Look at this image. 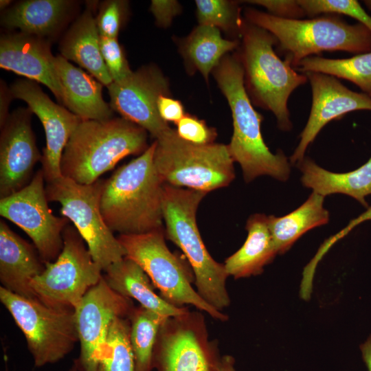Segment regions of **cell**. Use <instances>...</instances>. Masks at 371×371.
I'll return each mask as SVG.
<instances>
[{"instance_id": "29", "label": "cell", "mask_w": 371, "mask_h": 371, "mask_svg": "<svg viewBox=\"0 0 371 371\" xmlns=\"http://www.w3.org/2000/svg\"><path fill=\"white\" fill-rule=\"evenodd\" d=\"M294 69L302 74L317 72L346 80L371 98V52L346 58L311 56L303 59Z\"/></svg>"}, {"instance_id": "7", "label": "cell", "mask_w": 371, "mask_h": 371, "mask_svg": "<svg viewBox=\"0 0 371 371\" xmlns=\"http://www.w3.org/2000/svg\"><path fill=\"white\" fill-rule=\"evenodd\" d=\"M155 141L154 164L164 184L208 192L235 178L227 145L192 144L172 128Z\"/></svg>"}, {"instance_id": "24", "label": "cell", "mask_w": 371, "mask_h": 371, "mask_svg": "<svg viewBox=\"0 0 371 371\" xmlns=\"http://www.w3.org/2000/svg\"><path fill=\"white\" fill-rule=\"evenodd\" d=\"M104 273L103 278L111 289L122 296L135 299L146 309L166 317L181 315L189 311L156 294L148 275L131 259L124 257L109 267Z\"/></svg>"}, {"instance_id": "38", "label": "cell", "mask_w": 371, "mask_h": 371, "mask_svg": "<svg viewBox=\"0 0 371 371\" xmlns=\"http://www.w3.org/2000/svg\"><path fill=\"white\" fill-rule=\"evenodd\" d=\"M150 10L155 17L157 25L168 27L173 19L181 11L180 3L175 0H152Z\"/></svg>"}, {"instance_id": "16", "label": "cell", "mask_w": 371, "mask_h": 371, "mask_svg": "<svg viewBox=\"0 0 371 371\" xmlns=\"http://www.w3.org/2000/svg\"><path fill=\"white\" fill-rule=\"evenodd\" d=\"M10 88L13 99L25 102L43 124L46 144L41 162L45 181L62 177L60 163L63 151L82 120L53 102L35 81L27 78L17 80Z\"/></svg>"}, {"instance_id": "23", "label": "cell", "mask_w": 371, "mask_h": 371, "mask_svg": "<svg viewBox=\"0 0 371 371\" xmlns=\"http://www.w3.org/2000/svg\"><path fill=\"white\" fill-rule=\"evenodd\" d=\"M91 2L65 32L59 44L60 55L77 63L103 86L113 80L104 62L100 46V34Z\"/></svg>"}, {"instance_id": "25", "label": "cell", "mask_w": 371, "mask_h": 371, "mask_svg": "<svg viewBox=\"0 0 371 371\" xmlns=\"http://www.w3.org/2000/svg\"><path fill=\"white\" fill-rule=\"evenodd\" d=\"M302 184L324 197L341 193L350 196L366 207L365 197L371 194V157L359 168L347 172H333L322 168L309 157L297 164Z\"/></svg>"}, {"instance_id": "11", "label": "cell", "mask_w": 371, "mask_h": 371, "mask_svg": "<svg viewBox=\"0 0 371 371\" xmlns=\"http://www.w3.org/2000/svg\"><path fill=\"white\" fill-rule=\"evenodd\" d=\"M57 258L45 263V269L30 282L37 299L47 306L71 308L100 280L101 268L94 262L75 227L67 225Z\"/></svg>"}, {"instance_id": "5", "label": "cell", "mask_w": 371, "mask_h": 371, "mask_svg": "<svg viewBox=\"0 0 371 371\" xmlns=\"http://www.w3.org/2000/svg\"><path fill=\"white\" fill-rule=\"evenodd\" d=\"M238 53L244 70V84L251 102L270 111L280 130L289 131L293 124L288 109L291 93L308 82L276 54V37L244 19Z\"/></svg>"}, {"instance_id": "13", "label": "cell", "mask_w": 371, "mask_h": 371, "mask_svg": "<svg viewBox=\"0 0 371 371\" xmlns=\"http://www.w3.org/2000/svg\"><path fill=\"white\" fill-rule=\"evenodd\" d=\"M45 181L41 168L24 188L0 199V214L27 234L45 263L60 253L63 232L69 220L56 216L49 209Z\"/></svg>"}, {"instance_id": "22", "label": "cell", "mask_w": 371, "mask_h": 371, "mask_svg": "<svg viewBox=\"0 0 371 371\" xmlns=\"http://www.w3.org/2000/svg\"><path fill=\"white\" fill-rule=\"evenodd\" d=\"M76 2L69 0H23L3 11L1 25L49 40L66 24Z\"/></svg>"}, {"instance_id": "36", "label": "cell", "mask_w": 371, "mask_h": 371, "mask_svg": "<svg viewBox=\"0 0 371 371\" xmlns=\"http://www.w3.org/2000/svg\"><path fill=\"white\" fill-rule=\"evenodd\" d=\"M176 125L177 135L192 144H212L217 136L215 128L208 126L203 120L192 115L185 114Z\"/></svg>"}, {"instance_id": "37", "label": "cell", "mask_w": 371, "mask_h": 371, "mask_svg": "<svg viewBox=\"0 0 371 371\" xmlns=\"http://www.w3.org/2000/svg\"><path fill=\"white\" fill-rule=\"evenodd\" d=\"M242 2L263 7L268 14L280 19H302L306 16L298 0H250Z\"/></svg>"}, {"instance_id": "34", "label": "cell", "mask_w": 371, "mask_h": 371, "mask_svg": "<svg viewBox=\"0 0 371 371\" xmlns=\"http://www.w3.org/2000/svg\"><path fill=\"white\" fill-rule=\"evenodd\" d=\"M128 2L122 0H106L100 3L96 25L101 36L117 38L126 19Z\"/></svg>"}, {"instance_id": "21", "label": "cell", "mask_w": 371, "mask_h": 371, "mask_svg": "<svg viewBox=\"0 0 371 371\" xmlns=\"http://www.w3.org/2000/svg\"><path fill=\"white\" fill-rule=\"evenodd\" d=\"M55 67L62 89V104L69 111L82 120L113 117V110L103 98L100 82L60 54L55 56Z\"/></svg>"}, {"instance_id": "43", "label": "cell", "mask_w": 371, "mask_h": 371, "mask_svg": "<svg viewBox=\"0 0 371 371\" xmlns=\"http://www.w3.org/2000/svg\"><path fill=\"white\" fill-rule=\"evenodd\" d=\"M234 359L229 355L221 357V371H236L234 368Z\"/></svg>"}, {"instance_id": "17", "label": "cell", "mask_w": 371, "mask_h": 371, "mask_svg": "<svg viewBox=\"0 0 371 371\" xmlns=\"http://www.w3.org/2000/svg\"><path fill=\"white\" fill-rule=\"evenodd\" d=\"M304 74L311 88V107L307 122L300 135L299 144L290 157L292 164L304 159L308 146L328 122L355 111H371L369 95L348 89L338 78L317 72Z\"/></svg>"}, {"instance_id": "26", "label": "cell", "mask_w": 371, "mask_h": 371, "mask_svg": "<svg viewBox=\"0 0 371 371\" xmlns=\"http://www.w3.org/2000/svg\"><path fill=\"white\" fill-rule=\"evenodd\" d=\"M247 237L243 246L224 263L229 276L236 279L258 275L271 262L278 252L268 225V216L254 214L247 220Z\"/></svg>"}, {"instance_id": "30", "label": "cell", "mask_w": 371, "mask_h": 371, "mask_svg": "<svg viewBox=\"0 0 371 371\" xmlns=\"http://www.w3.org/2000/svg\"><path fill=\"white\" fill-rule=\"evenodd\" d=\"M168 317L146 309L134 308L128 319L130 341L134 357L135 371H153L152 360L159 330Z\"/></svg>"}, {"instance_id": "44", "label": "cell", "mask_w": 371, "mask_h": 371, "mask_svg": "<svg viewBox=\"0 0 371 371\" xmlns=\"http://www.w3.org/2000/svg\"><path fill=\"white\" fill-rule=\"evenodd\" d=\"M12 2V1H10V0H1L0 1V9H1V10L4 11L7 8H8Z\"/></svg>"}, {"instance_id": "14", "label": "cell", "mask_w": 371, "mask_h": 371, "mask_svg": "<svg viewBox=\"0 0 371 371\" xmlns=\"http://www.w3.org/2000/svg\"><path fill=\"white\" fill-rule=\"evenodd\" d=\"M131 299L109 287L102 277L74 308L80 342L76 361L80 371H102L101 358L109 328L117 317H128L134 308Z\"/></svg>"}, {"instance_id": "15", "label": "cell", "mask_w": 371, "mask_h": 371, "mask_svg": "<svg viewBox=\"0 0 371 371\" xmlns=\"http://www.w3.org/2000/svg\"><path fill=\"white\" fill-rule=\"evenodd\" d=\"M107 89L111 109L155 139L171 128L157 109L159 98L170 95V89L168 78L156 65L143 66Z\"/></svg>"}, {"instance_id": "9", "label": "cell", "mask_w": 371, "mask_h": 371, "mask_svg": "<svg viewBox=\"0 0 371 371\" xmlns=\"http://www.w3.org/2000/svg\"><path fill=\"white\" fill-rule=\"evenodd\" d=\"M104 180L84 185L63 176L47 182L48 201L60 204L61 214L74 225L94 262L104 271L126 257L118 238L106 224L100 211Z\"/></svg>"}, {"instance_id": "18", "label": "cell", "mask_w": 371, "mask_h": 371, "mask_svg": "<svg viewBox=\"0 0 371 371\" xmlns=\"http://www.w3.org/2000/svg\"><path fill=\"white\" fill-rule=\"evenodd\" d=\"M32 111L19 107L10 113L1 127L0 198L24 188L31 178L41 155L32 128Z\"/></svg>"}, {"instance_id": "6", "label": "cell", "mask_w": 371, "mask_h": 371, "mask_svg": "<svg viewBox=\"0 0 371 371\" xmlns=\"http://www.w3.org/2000/svg\"><path fill=\"white\" fill-rule=\"evenodd\" d=\"M207 192L164 184L162 201L166 237L183 252L194 275L196 291L221 311L230 304L228 275L205 247L196 223V211Z\"/></svg>"}, {"instance_id": "39", "label": "cell", "mask_w": 371, "mask_h": 371, "mask_svg": "<svg viewBox=\"0 0 371 371\" xmlns=\"http://www.w3.org/2000/svg\"><path fill=\"white\" fill-rule=\"evenodd\" d=\"M157 109L161 118L177 124L185 115L184 107L181 101L170 95H161L157 100Z\"/></svg>"}, {"instance_id": "33", "label": "cell", "mask_w": 371, "mask_h": 371, "mask_svg": "<svg viewBox=\"0 0 371 371\" xmlns=\"http://www.w3.org/2000/svg\"><path fill=\"white\" fill-rule=\"evenodd\" d=\"M310 18L324 14H344L354 18L371 32V16L356 0H298Z\"/></svg>"}, {"instance_id": "8", "label": "cell", "mask_w": 371, "mask_h": 371, "mask_svg": "<svg viewBox=\"0 0 371 371\" xmlns=\"http://www.w3.org/2000/svg\"><path fill=\"white\" fill-rule=\"evenodd\" d=\"M0 300L23 332L36 367L59 361L78 341L74 309L52 307L2 286Z\"/></svg>"}, {"instance_id": "28", "label": "cell", "mask_w": 371, "mask_h": 371, "mask_svg": "<svg viewBox=\"0 0 371 371\" xmlns=\"http://www.w3.org/2000/svg\"><path fill=\"white\" fill-rule=\"evenodd\" d=\"M240 43L238 39L223 38L216 27L199 25L181 41L180 53L186 63L199 71L207 82L210 74L221 59Z\"/></svg>"}, {"instance_id": "42", "label": "cell", "mask_w": 371, "mask_h": 371, "mask_svg": "<svg viewBox=\"0 0 371 371\" xmlns=\"http://www.w3.org/2000/svg\"><path fill=\"white\" fill-rule=\"evenodd\" d=\"M371 220V206L368 207V210L361 214L359 216L352 220L350 224L341 232V236L347 234L354 227L357 226L361 222L365 221Z\"/></svg>"}, {"instance_id": "32", "label": "cell", "mask_w": 371, "mask_h": 371, "mask_svg": "<svg viewBox=\"0 0 371 371\" xmlns=\"http://www.w3.org/2000/svg\"><path fill=\"white\" fill-rule=\"evenodd\" d=\"M195 4L200 25L212 26L240 37L244 18L241 17L238 3L227 0H196Z\"/></svg>"}, {"instance_id": "41", "label": "cell", "mask_w": 371, "mask_h": 371, "mask_svg": "<svg viewBox=\"0 0 371 371\" xmlns=\"http://www.w3.org/2000/svg\"><path fill=\"white\" fill-rule=\"evenodd\" d=\"M362 358L368 371H371V335L361 345Z\"/></svg>"}, {"instance_id": "20", "label": "cell", "mask_w": 371, "mask_h": 371, "mask_svg": "<svg viewBox=\"0 0 371 371\" xmlns=\"http://www.w3.org/2000/svg\"><path fill=\"white\" fill-rule=\"evenodd\" d=\"M45 269L36 247L0 221V281L2 287L21 296L36 298L31 281Z\"/></svg>"}, {"instance_id": "27", "label": "cell", "mask_w": 371, "mask_h": 371, "mask_svg": "<svg viewBox=\"0 0 371 371\" xmlns=\"http://www.w3.org/2000/svg\"><path fill=\"white\" fill-rule=\"evenodd\" d=\"M324 197L313 192L298 208L283 216H268V225L278 254L286 252L304 233L326 224L329 212Z\"/></svg>"}, {"instance_id": "45", "label": "cell", "mask_w": 371, "mask_h": 371, "mask_svg": "<svg viewBox=\"0 0 371 371\" xmlns=\"http://www.w3.org/2000/svg\"><path fill=\"white\" fill-rule=\"evenodd\" d=\"M69 371H80L79 369H78V364H77L76 360L74 361V364H73L72 366L70 368V369L69 370Z\"/></svg>"}, {"instance_id": "3", "label": "cell", "mask_w": 371, "mask_h": 371, "mask_svg": "<svg viewBox=\"0 0 371 371\" xmlns=\"http://www.w3.org/2000/svg\"><path fill=\"white\" fill-rule=\"evenodd\" d=\"M148 132L123 118L81 120L63 151L62 175L90 185L123 158L141 155L148 148Z\"/></svg>"}, {"instance_id": "35", "label": "cell", "mask_w": 371, "mask_h": 371, "mask_svg": "<svg viewBox=\"0 0 371 371\" xmlns=\"http://www.w3.org/2000/svg\"><path fill=\"white\" fill-rule=\"evenodd\" d=\"M100 46L104 62L113 82H119L133 73L124 49L117 38L100 36Z\"/></svg>"}, {"instance_id": "12", "label": "cell", "mask_w": 371, "mask_h": 371, "mask_svg": "<svg viewBox=\"0 0 371 371\" xmlns=\"http://www.w3.org/2000/svg\"><path fill=\"white\" fill-rule=\"evenodd\" d=\"M221 357L216 344L209 339L203 315L188 311L166 318L161 324L152 368L153 371H221Z\"/></svg>"}, {"instance_id": "4", "label": "cell", "mask_w": 371, "mask_h": 371, "mask_svg": "<svg viewBox=\"0 0 371 371\" xmlns=\"http://www.w3.org/2000/svg\"><path fill=\"white\" fill-rule=\"evenodd\" d=\"M244 19L276 37L278 49L293 68L303 59L324 51L356 54L371 52V32L359 23H347L339 15L284 19L247 8Z\"/></svg>"}, {"instance_id": "31", "label": "cell", "mask_w": 371, "mask_h": 371, "mask_svg": "<svg viewBox=\"0 0 371 371\" xmlns=\"http://www.w3.org/2000/svg\"><path fill=\"white\" fill-rule=\"evenodd\" d=\"M130 329L128 317H119L113 320L102 351V371H135Z\"/></svg>"}, {"instance_id": "10", "label": "cell", "mask_w": 371, "mask_h": 371, "mask_svg": "<svg viewBox=\"0 0 371 371\" xmlns=\"http://www.w3.org/2000/svg\"><path fill=\"white\" fill-rule=\"evenodd\" d=\"M165 236L164 228L141 234H120L117 238L126 257L145 271L166 301L179 307L192 305L216 320H227L226 315L207 303L192 287V278L168 248Z\"/></svg>"}, {"instance_id": "40", "label": "cell", "mask_w": 371, "mask_h": 371, "mask_svg": "<svg viewBox=\"0 0 371 371\" xmlns=\"http://www.w3.org/2000/svg\"><path fill=\"white\" fill-rule=\"evenodd\" d=\"M0 88V126L2 127L10 115L9 104L13 97L10 88L8 87L3 80H1Z\"/></svg>"}, {"instance_id": "19", "label": "cell", "mask_w": 371, "mask_h": 371, "mask_svg": "<svg viewBox=\"0 0 371 371\" xmlns=\"http://www.w3.org/2000/svg\"><path fill=\"white\" fill-rule=\"evenodd\" d=\"M0 67L44 85L62 103L50 40L21 32L3 33L0 37Z\"/></svg>"}, {"instance_id": "2", "label": "cell", "mask_w": 371, "mask_h": 371, "mask_svg": "<svg viewBox=\"0 0 371 371\" xmlns=\"http://www.w3.org/2000/svg\"><path fill=\"white\" fill-rule=\"evenodd\" d=\"M212 74L231 109L233 134L227 146L233 161L240 166L245 181L250 182L262 175L286 181L290 162L282 151L274 154L265 143L260 129L263 117L246 91L238 53L225 55Z\"/></svg>"}, {"instance_id": "1", "label": "cell", "mask_w": 371, "mask_h": 371, "mask_svg": "<svg viewBox=\"0 0 371 371\" xmlns=\"http://www.w3.org/2000/svg\"><path fill=\"white\" fill-rule=\"evenodd\" d=\"M155 141L104 183L100 211L113 232L141 234L164 229V183L154 164Z\"/></svg>"}, {"instance_id": "46", "label": "cell", "mask_w": 371, "mask_h": 371, "mask_svg": "<svg viewBox=\"0 0 371 371\" xmlns=\"http://www.w3.org/2000/svg\"><path fill=\"white\" fill-rule=\"evenodd\" d=\"M364 5L370 10H371V0H364L363 1Z\"/></svg>"}]
</instances>
